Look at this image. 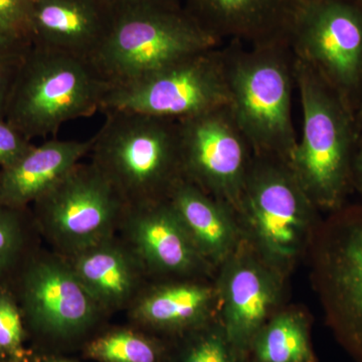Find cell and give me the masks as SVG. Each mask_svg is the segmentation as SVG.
<instances>
[{"mask_svg":"<svg viewBox=\"0 0 362 362\" xmlns=\"http://www.w3.org/2000/svg\"><path fill=\"white\" fill-rule=\"evenodd\" d=\"M223 47L228 107L255 156L289 163L298 139L292 111L294 56L289 44L228 42Z\"/></svg>","mask_w":362,"mask_h":362,"instance_id":"1","label":"cell"},{"mask_svg":"<svg viewBox=\"0 0 362 362\" xmlns=\"http://www.w3.org/2000/svg\"><path fill=\"white\" fill-rule=\"evenodd\" d=\"M294 69L302 131L289 165L315 206L332 213L346 204L352 192L356 115L310 66L294 58Z\"/></svg>","mask_w":362,"mask_h":362,"instance_id":"2","label":"cell"},{"mask_svg":"<svg viewBox=\"0 0 362 362\" xmlns=\"http://www.w3.org/2000/svg\"><path fill=\"white\" fill-rule=\"evenodd\" d=\"M90 162L128 206L168 201L185 180L177 121L138 112H104Z\"/></svg>","mask_w":362,"mask_h":362,"instance_id":"3","label":"cell"},{"mask_svg":"<svg viewBox=\"0 0 362 362\" xmlns=\"http://www.w3.org/2000/svg\"><path fill=\"white\" fill-rule=\"evenodd\" d=\"M109 90L90 59L32 45L16 69L4 119L33 141L102 111Z\"/></svg>","mask_w":362,"mask_h":362,"instance_id":"4","label":"cell"},{"mask_svg":"<svg viewBox=\"0 0 362 362\" xmlns=\"http://www.w3.org/2000/svg\"><path fill=\"white\" fill-rule=\"evenodd\" d=\"M320 213L287 161L255 156L235 214L243 238L286 277L308 256Z\"/></svg>","mask_w":362,"mask_h":362,"instance_id":"5","label":"cell"},{"mask_svg":"<svg viewBox=\"0 0 362 362\" xmlns=\"http://www.w3.org/2000/svg\"><path fill=\"white\" fill-rule=\"evenodd\" d=\"M20 306L30 349L63 354L81 347L109 317L86 291L65 257L42 247L11 286Z\"/></svg>","mask_w":362,"mask_h":362,"instance_id":"6","label":"cell"},{"mask_svg":"<svg viewBox=\"0 0 362 362\" xmlns=\"http://www.w3.org/2000/svg\"><path fill=\"white\" fill-rule=\"evenodd\" d=\"M221 45L183 6L142 9L117 14L111 33L90 61L110 88L122 87Z\"/></svg>","mask_w":362,"mask_h":362,"instance_id":"7","label":"cell"},{"mask_svg":"<svg viewBox=\"0 0 362 362\" xmlns=\"http://www.w3.org/2000/svg\"><path fill=\"white\" fill-rule=\"evenodd\" d=\"M307 258L326 324L362 362V204H345L323 218Z\"/></svg>","mask_w":362,"mask_h":362,"instance_id":"8","label":"cell"},{"mask_svg":"<svg viewBox=\"0 0 362 362\" xmlns=\"http://www.w3.org/2000/svg\"><path fill=\"white\" fill-rule=\"evenodd\" d=\"M127 206L90 162H80L30 209L42 242L66 258L116 235Z\"/></svg>","mask_w":362,"mask_h":362,"instance_id":"9","label":"cell"},{"mask_svg":"<svg viewBox=\"0 0 362 362\" xmlns=\"http://www.w3.org/2000/svg\"><path fill=\"white\" fill-rule=\"evenodd\" d=\"M295 59L310 66L356 115L362 94V4L303 0L289 37Z\"/></svg>","mask_w":362,"mask_h":362,"instance_id":"10","label":"cell"},{"mask_svg":"<svg viewBox=\"0 0 362 362\" xmlns=\"http://www.w3.org/2000/svg\"><path fill=\"white\" fill-rule=\"evenodd\" d=\"M223 45L190 54L133 84L110 88L102 112L124 110L180 121L228 106Z\"/></svg>","mask_w":362,"mask_h":362,"instance_id":"11","label":"cell"},{"mask_svg":"<svg viewBox=\"0 0 362 362\" xmlns=\"http://www.w3.org/2000/svg\"><path fill=\"white\" fill-rule=\"evenodd\" d=\"M183 178L235 211L255 153L228 106L177 121Z\"/></svg>","mask_w":362,"mask_h":362,"instance_id":"12","label":"cell"},{"mask_svg":"<svg viewBox=\"0 0 362 362\" xmlns=\"http://www.w3.org/2000/svg\"><path fill=\"white\" fill-rule=\"evenodd\" d=\"M289 279L244 238L216 269L218 318L233 344L246 356L262 326L285 306Z\"/></svg>","mask_w":362,"mask_h":362,"instance_id":"13","label":"cell"},{"mask_svg":"<svg viewBox=\"0 0 362 362\" xmlns=\"http://www.w3.org/2000/svg\"><path fill=\"white\" fill-rule=\"evenodd\" d=\"M118 235L137 255L150 280L214 278L168 201L127 206Z\"/></svg>","mask_w":362,"mask_h":362,"instance_id":"14","label":"cell"},{"mask_svg":"<svg viewBox=\"0 0 362 362\" xmlns=\"http://www.w3.org/2000/svg\"><path fill=\"white\" fill-rule=\"evenodd\" d=\"M125 313L131 325L173 341L218 317L214 277L151 281Z\"/></svg>","mask_w":362,"mask_h":362,"instance_id":"15","label":"cell"},{"mask_svg":"<svg viewBox=\"0 0 362 362\" xmlns=\"http://www.w3.org/2000/svg\"><path fill=\"white\" fill-rule=\"evenodd\" d=\"M303 0H185L183 8L218 42L289 44Z\"/></svg>","mask_w":362,"mask_h":362,"instance_id":"16","label":"cell"},{"mask_svg":"<svg viewBox=\"0 0 362 362\" xmlns=\"http://www.w3.org/2000/svg\"><path fill=\"white\" fill-rule=\"evenodd\" d=\"M116 18L106 0H30L32 45L90 59Z\"/></svg>","mask_w":362,"mask_h":362,"instance_id":"17","label":"cell"},{"mask_svg":"<svg viewBox=\"0 0 362 362\" xmlns=\"http://www.w3.org/2000/svg\"><path fill=\"white\" fill-rule=\"evenodd\" d=\"M66 259L108 317L127 311L151 282L142 262L118 233Z\"/></svg>","mask_w":362,"mask_h":362,"instance_id":"18","label":"cell"},{"mask_svg":"<svg viewBox=\"0 0 362 362\" xmlns=\"http://www.w3.org/2000/svg\"><path fill=\"white\" fill-rule=\"evenodd\" d=\"M89 140L49 139L11 166L0 168V206L30 207L74 166L89 156Z\"/></svg>","mask_w":362,"mask_h":362,"instance_id":"19","label":"cell"},{"mask_svg":"<svg viewBox=\"0 0 362 362\" xmlns=\"http://www.w3.org/2000/svg\"><path fill=\"white\" fill-rule=\"evenodd\" d=\"M168 201L197 249L216 271L243 240L233 207L185 180L176 185Z\"/></svg>","mask_w":362,"mask_h":362,"instance_id":"20","label":"cell"},{"mask_svg":"<svg viewBox=\"0 0 362 362\" xmlns=\"http://www.w3.org/2000/svg\"><path fill=\"white\" fill-rule=\"evenodd\" d=\"M311 317L306 309L286 304L257 333L247 362H318L311 339Z\"/></svg>","mask_w":362,"mask_h":362,"instance_id":"21","label":"cell"},{"mask_svg":"<svg viewBox=\"0 0 362 362\" xmlns=\"http://www.w3.org/2000/svg\"><path fill=\"white\" fill-rule=\"evenodd\" d=\"M171 341L134 325L105 327L82 346L94 362H168Z\"/></svg>","mask_w":362,"mask_h":362,"instance_id":"22","label":"cell"},{"mask_svg":"<svg viewBox=\"0 0 362 362\" xmlns=\"http://www.w3.org/2000/svg\"><path fill=\"white\" fill-rule=\"evenodd\" d=\"M42 247V239L30 207L0 206V287H11Z\"/></svg>","mask_w":362,"mask_h":362,"instance_id":"23","label":"cell"},{"mask_svg":"<svg viewBox=\"0 0 362 362\" xmlns=\"http://www.w3.org/2000/svg\"><path fill=\"white\" fill-rule=\"evenodd\" d=\"M168 362H247L216 317L211 322L171 341Z\"/></svg>","mask_w":362,"mask_h":362,"instance_id":"24","label":"cell"},{"mask_svg":"<svg viewBox=\"0 0 362 362\" xmlns=\"http://www.w3.org/2000/svg\"><path fill=\"white\" fill-rule=\"evenodd\" d=\"M18 300L11 287H0V350L8 362H25L30 349Z\"/></svg>","mask_w":362,"mask_h":362,"instance_id":"25","label":"cell"},{"mask_svg":"<svg viewBox=\"0 0 362 362\" xmlns=\"http://www.w3.org/2000/svg\"><path fill=\"white\" fill-rule=\"evenodd\" d=\"M0 30L32 44L30 0H0Z\"/></svg>","mask_w":362,"mask_h":362,"instance_id":"26","label":"cell"},{"mask_svg":"<svg viewBox=\"0 0 362 362\" xmlns=\"http://www.w3.org/2000/svg\"><path fill=\"white\" fill-rule=\"evenodd\" d=\"M4 117L0 118V168L11 166L33 146Z\"/></svg>","mask_w":362,"mask_h":362,"instance_id":"27","label":"cell"},{"mask_svg":"<svg viewBox=\"0 0 362 362\" xmlns=\"http://www.w3.org/2000/svg\"><path fill=\"white\" fill-rule=\"evenodd\" d=\"M117 14L142 9H176L182 7V0H106Z\"/></svg>","mask_w":362,"mask_h":362,"instance_id":"28","label":"cell"},{"mask_svg":"<svg viewBox=\"0 0 362 362\" xmlns=\"http://www.w3.org/2000/svg\"><path fill=\"white\" fill-rule=\"evenodd\" d=\"M30 45V42L11 37L0 30V61L23 58Z\"/></svg>","mask_w":362,"mask_h":362,"instance_id":"29","label":"cell"},{"mask_svg":"<svg viewBox=\"0 0 362 362\" xmlns=\"http://www.w3.org/2000/svg\"><path fill=\"white\" fill-rule=\"evenodd\" d=\"M21 59L0 61V118L4 117L7 98Z\"/></svg>","mask_w":362,"mask_h":362,"instance_id":"30","label":"cell"},{"mask_svg":"<svg viewBox=\"0 0 362 362\" xmlns=\"http://www.w3.org/2000/svg\"><path fill=\"white\" fill-rule=\"evenodd\" d=\"M352 192H356L362 197V128L354 149L351 165Z\"/></svg>","mask_w":362,"mask_h":362,"instance_id":"31","label":"cell"},{"mask_svg":"<svg viewBox=\"0 0 362 362\" xmlns=\"http://www.w3.org/2000/svg\"><path fill=\"white\" fill-rule=\"evenodd\" d=\"M25 362H82L76 359L69 358L61 354H52V352L39 351L30 349Z\"/></svg>","mask_w":362,"mask_h":362,"instance_id":"32","label":"cell"},{"mask_svg":"<svg viewBox=\"0 0 362 362\" xmlns=\"http://www.w3.org/2000/svg\"><path fill=\"white\" fill-rule=\"evenodd\" d=\"M356 121L357 130H361L362 128V94L361 96V100H359L358 105H357L356 112Z\"/></svg>","mask_w":362,"mask_h":362,"instance_id":"33","label":"cell"},{"mask_svg":"<svg viewBox=\"0 0 362 362\" xmlns=\"http://www.w3.org/2000/svg\"><path fill=\"white\" fill-rule=\"evenodd\" d=\"M0 362H8L6 361V357L2 354L1 350H0Z\"/></svg>","mask_w":362,"mask_h":362,"instance_id":"34","label":"cell"},{"mask_svg":"<svg viewBox=\"0 0 362 362\" xmlns=\"http://www.w3.org/2000/svg\"><path fill=\"white\" fill-rule=\"evenodd\" d=\"M359 1H361V4H362V0H359Z\"/></svg>","mask_w":362,"mask_h":362,"instance_id":"35","label":"cell"}]
</instances>
